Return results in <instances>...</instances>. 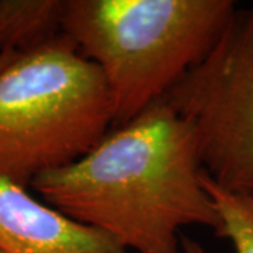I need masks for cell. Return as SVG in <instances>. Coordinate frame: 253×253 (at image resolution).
<instances>
[{"mask_svg":"<svg viewBox=\"0 0 253 253\" xmlns=\"http://www.w3.org/2000/svg\"><path fill=\"white\" fill-rule=\"evenodd\" d=\"M65 0H0V52L24 54L63 34Z\"/></svg>","mask_w":253,"mask_h":253,"instance_id":"8992f818","label":"cell"},{"mask_svg":"<svg viewBox=\"0 0 253 253\" xmlns=\"http://www.w3.org/2000/svg\"><path fill=\"white\" fill-rule=\"evenodd\" d=\"M163 100L191 126L203 172L253 200V4L236 6L210 54Z\"/></svg>","mask_w":253,"mask_h":253,"instance_id":"277c9868","label":"cell"},{"mask_svg":"<svg viewBox=\"0 0 253 253\" xmlns=\"http://www.w3.org/2000/svg\"><path fill=\"white\" fill-rule=\"evenodd\" d=\"M0 253H4V252H3V251H0Z\"/></svg>","mask_w":253,"mask_h":253,"instance_id":"9c48e42d","label":"cell"},{"mask_svg":"<svg viewBox=\"0 0 253 253\" xmlns=\"http://www.w3.org/2000/svg\"><path fill=\"white\" fill-rule=\"evenodd\" d=\"M234 0H65L63 34L103 75L113 128L162 100L214 48Z\"/></svg>","mask_w":253,"mask_h":253,"instance_id":"7a4b0ae2","label":"cell"},{"mask_svg":"<svg viewBox=\"0 0 253 253\" xmlns=\"http://www.w3.org/2000/svg\"><path fill=\"white\" fill-rule=\"evenodd\" d=\"M111 128L106 81L65 34L0 73V177L28 187L87 154Z\"/></svg>","mask_w":253,"mask_h":253,"instance_id":"3957f363","label":"cell"},{"mask_svg":"<svg viewBox=\"0 0 253 253\" xmlns=\"http://www.w3.org/2000/svg\"><path fill=\"white\" fill-rule=\"evenodd\" d=\"M17 52H11V51H4V52H0V73L3 72L10 63L13 62L17 56Z\"/></svg>","mask_w":253,"mask_h":253,"instance_id":"ba28073f","label":"cell"},{"mask_svg":"<svg viewBox=\"0 0 253 253\" xmlns=\"http://www.w3.org/2000/svg\"><path fill=\"white\" fill-rule=\"evenodd\" d=\"M201 180L219 215L217 236L231 241L235 253H253V200L221 189L204 172ZM180 253L207 252L199 244L181 238Z\"/></svg>","mask_w":253,"mask_h":253,"instance_id":"52a82bcc","label":"cell"},{"mask_svg":"<svg viewBox=\"0 0 253 253\" xmlns=\"http://www.w3.org/2000/svg\"><path fill=\"white\" fill-rule=\"evenodd\" d=\"M0 251L4 253H131L96 228L68 217L27 187L0 177Z\"/></svg>","mask_w":253,"mask_h":253,"instance_id":"5b68a950","label":"cell"},{"mask_svg":"<svg viewBox=\"0 0 253 253\" xmlns=\"http://www.w3.org/2000/svg\"><path fill=\"white\" fill-rule=\"evenodd\" d=\"M201 174L191 126L162 99L30 187L128 252L180 253L181 228L207 226L217 235L221 226Z\"/></svg>","mask_w":253,"mask_h":253,"instance_id":"6da1fadb","label":"cell"}]
</instances>
